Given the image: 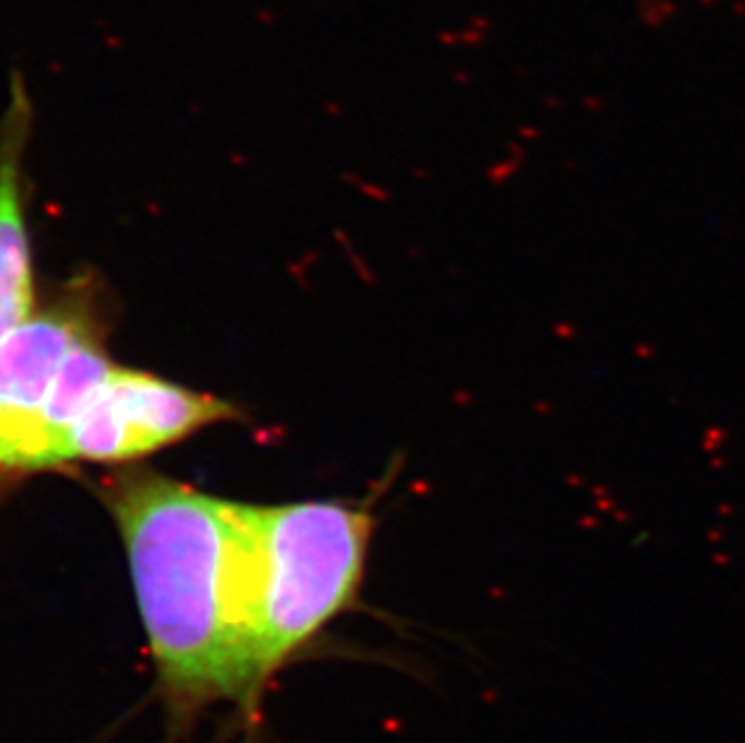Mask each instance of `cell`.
Masks as SVG:
<instances>
[{
	"label": "cell",
	"instance_id": "cell-3",
	"mask_svg": "<svg viewBox=\"0 0 745 743\" xmlns=\"http://www.w3.org/2000/svg\"><path fill=\"white\" fill-rule=\"evenodd\" d=\"M234 408L148 372L114 367L63 434L56 466L68 461H126L227 420Z\"/></svg>",
	"mask_w": 745,
	"mask_h": 743
},
{
	"label": "cell",
	"instance_id": "cell-5",
	"mask_svg": "<svg viewBox=\"0 0 745 743\" xmlns=\"http://www.w3.org/2000/svg\"><path fill=\"white\" fill-rule=\"evenodd\" d=\"M34 104L27 80L12 70L8 104L0 116V340L32 316L34 282L24 227V150L32 133Z\"/></svg>",
	"mask_w": 745,
	"mask_h": 743
},
{
	"label": "cell",
	"instance_id": "cell-4",
	"mask_svg": "<svg viewBox=\"0 0 745 743\" xmlns=\"http://www.w3.org/2000/svg\"><path fill=\"white\" fill-rule=\"evenodd\" d=\"M92 326L75 307L32 314L0 340V471H29L39 418L63 360Z\"/></svg>",
	"mask_w": 745,
	"mask_h": 743
},
{
	"label": "cell",
	"instance_id": "cell-1",
	"mask_svg": "<svg viewBox=\"0 0 745 743\" xmlns=\"http://www.w3.org/2000/svg\"><path fill=\"white\" fill-rule=\"evenodd\" d=\"M119 524L169 734L220 705L253 710L249 505L150 471L104 485Z\"/></svg>",
	"mask_w": 745,
	"mask_h": 743
},
{
	"label": "cell",
	"instance_id": "cell-6",
	"mask_svg": "<svg viewBox=\"0 0 745 743\" xmlns=\"http://www.w3.org/2000/svg\"><path fill=\"white\" fill-rule=\"evenodd\" d=\"M114 367L116 365L104 353L95 334L82 338L68 353L56 379H53L48 398L43 403L41 418H39L37 444H34L32 468L29 471L56 466V452L63 434L75 423L77 415L85 410V405L90 403V398L104 384Z\"/></svg>",
	"mask_w": 745,
	"mask_h": 743
},
{
	"label": "cell",
	"instance_id": "cell-2",
	"mask_svg": "<svg viewBox=\"0 0 745 743\" xmlns=\"http://www.w3.org/2000/svg\"><path fill=\"white\" fill-rule=\"evenodd\" d=\"M253 707L273 678L355 604L374 519L340 502L249 505Z\"/></svg>",
	"mask_w": 745,
	"mask_h": 743
}]
</instances>
